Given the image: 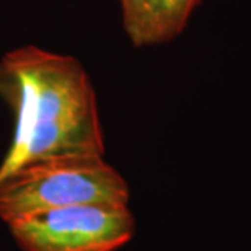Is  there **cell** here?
I'll list each match as a JSON object with an SVG mask.
<instances>
[{"label": "cell", "instance_id": "2", "mask_svg": "<svg viewBox=\"0 0 251 251\" xmlns=\"http://www.w3.org/2000/svg\"><path fill=\"white\" fill-rule=\"evenodd\" d=\"M125 177L100 155H69L31 162L0 180V218L11 222L78 204L127 205Z\"/></svg>", "mask_w": 251, "mask_h": 251}, {"label": "cell", "instance_id": "4", "mask_svg": "<svg viewBox=\"0 0 251 251\" xmlns=\"http://www.w3.org/2000/svg\"><path fill=\"white\" fill-rule=\"evenodd\" d=\"M200 0H120L123 25L137 48L166 44L181 34Z\"/></svg>", "mask_w": 251, "mask_h": 251}, {"label": "cell", "instance_id": "1", "mask_svg": "<svg viewBox=\"0 0 251 251\" xmlns=\"http://www.w3.org/2000/svg\"><path fill=\"white\" fill-rule=\"evenodd\" d=\"M0 97L14 115V134L0 180L46 158L105 155L95 91L75 57L23 46L0 59Z\"/></svg>", "mask_w": 251, "mask_h": 251}, {"label": "cell", "instance_id": "3", "mask_svg": "<svg viewBox=\"0 0 251 251\" xmlns=\"http://www.w3.org/2000/svg\"><path fill=\"white\" fill-rule=\"evenodd\" d=\"M7 225L23 251H116L135 233L134 215L119 204L53 208Z\"/></svg>", "mask_w": 251, "mask_h": 251}]
</instances>
